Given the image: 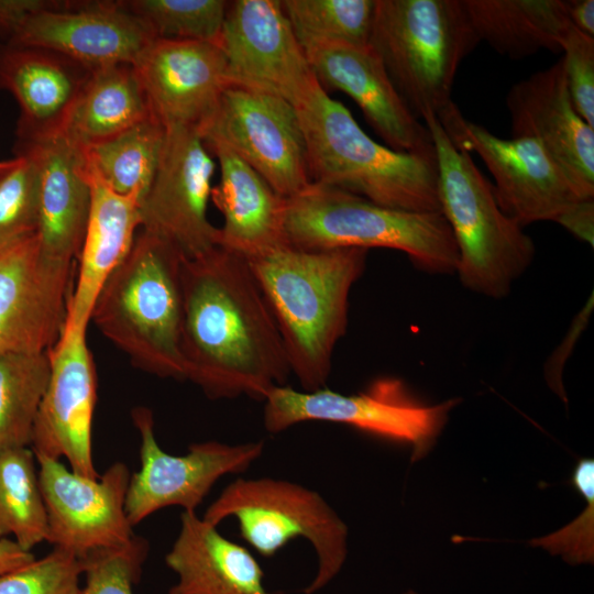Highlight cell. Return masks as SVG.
<instances>
[{
    "label": "cell",
    "mask_w": 594,
    "mask_h": 594,
    "mask_svg": "<svg viewBox=\"0 0 594 594\" xmlns=\"http://www.w3.org/2000/svg\"><path fill=\"white\" fill-rule=\"evenodd\" d=\"M185 380L210 399L264 400L292 375L285 346L246 258L220 246L183 260Z\"/></svg>",
    "instance_id": "1"
},
{
    "label": "cell",
    "mask_w": 594,
    "mask_h": 594,
    "mask_svg": "<svg viewBox=\"0 0 594 594\" xmlns=\"http://www.w3.org/2000/svg\"><path fill=\"white\" fill-rule=\"evenodd\" d=\"M367 250L286 245L248 260L278 327L292 374L304 392L326 387L349 321V296Z\"/></svg>",
    "instance_id": "2"
},
{
    "label": "cell",
    "mask_w": 594,
    "mask_h": 594,
    "mask_svg": "<svg viewBox=\"0 0 594 594\" xmlns=\"http://www.w3.org/2000/svg\"><path fill=\"white\" fill-rule=\"evenodd\" d=\"M183 260L173 243L141 228L90 316L135 367L163 378L185 380L179 346Z\"/></svg>",
    "instance_id": "3"
},
{
    "label": "cell",
    "mask_w": 594,
    "mask_h": 594,
    "mask_svg": "<svg viewBox=\"0 0 594 594\" xmlns=\"http://www.w3.org/2000/svg\"><path fill=\"white\" fill-rule=\"evenodd\" d=\"M296 110L311 183L388 208L441 212L436 156L398 152L375 142L319 84Z\"/></svg>",
    "instance_id": "4"
},
{
    "label": "cell",
    "mask_w": 594,
    "mask_h": 594,
    "mask_svg": "<svg viewBox=\"0 0 594 594\" xmlns=\"http://www.w3.org/2000/svg\"><path fill=\"white\" fill-rule=\"evenodd\" d=\"M422 120L436 151L440 211L458 249L455 274L466 289L503 299L534 262L535 243L501 209L493 185L470 153L451 142L437 117Z\"/></svg>",
    "instance_id": "5"
},
{
    "label": "cell",
    "mask_w": 594,
    "mask_h": 594,
    "mask_svg": "<svg viewBox=\"0 0 594 594\" xmlns=\"http://www.w3.org/2000/svg\"><path fill=\"white\" fill-rule=\"evenodd\" d=\"M285 233L301 250L384 248L405 253L436 275L454 274L458 249L441 212L377 205L359 195L311 183L286 199Z\"/></svg>",
    "instance_id": "6"
},
{
    "label": "cell",
    "mask_w": 594,
    "mask_h": 594,
    "mask_svg": "<svg viewBox=\"0 0 594 594\" xmlns=\"http://www.w3.org/2000/svg\"><path fill=\"white\" fill-rule=\"evenodd\" d=\"M479 42L462 0H376L369 45L417 119L452 102L457 70Z\"/></svg>",
    "instance_id": "7"
},
{
    "label": "cell",
    "mask_w": 594,
    "mask_h": 594,
    "mask_svg": "<svg viewBox=\"0 0 594 594\" xmlns=\"http://www.w3.org/2000/svg\"><path fill=\"white\" fill-rule=\"evenodd\" d=\"M234 517L241 537L265 558L295 538L309 541L318 568L305 594L326 587L341 571L348 554V527L316 491L272 477H238L208 506L202 518L218 526Z\"/></svg>",
    "instance_id": "8"
},
{
    "label": "cell",
    "mask_w": 594,
    "mask_h": 594,
    "mask_svg": "<svg viewBox=\"0 0 594 594\" xmlns=\"http://www.w3.org/2000/svg\"><path fill=\"white\" fill-rule=\"evenodd\" d=\"M263 424L271 433L308 421L342 424L386 440L411 446V460L424 458L444 428L460 398L429 405L400 378H375L364 391L341 394L327 387L314 392L288 385L272 388L264 398Z\"/></svg>",
    "instance_id": "9"
},
{
    "label": "cell",
    "mask_w": 594,
    "mask_h": 594,
    "mask_svg": "<svg viewBox=\"0 0 594 594\" xmlns=\"http://www.w3.org/2000/svg\"><path fill=\"white\" fill-rule=\"evenodd\" d=\"M198 131L230 147L286 199L311 184L298 112L276 95L230 82Z\"/></svg>",
    "instance_id": "10"
},
{
    "label": "cell",
    "mask_w": 594,
    "mask_h": 594,
    "mask_svg": "<svg viewBox=\"0 0 594 594\" xmlns=\"http://www.w3.org/2000/svg\"><path fill=\"white\" fill-rule=\"evenodd\" d=\"M131 416L141 437V469L131 475L125 496L132 527L168 506L196 512L219 479L246 471L264 451L261 440L240 444L211 440L190 444L184 455L168 454L156 441L152 410L136 407Z\"/></svg>",
    "instance_id": "11"
},
{
    "label": "cell",
    "mask_w": 594,
    "mask_h": 594,
    "mask_svg": "<svg viewBox=\"0 0 594 594\" xmlns=\"http://www.w3.org/2000/svg\"><path fill=\"white\" fill-rule=\"evenodd\" d=\"M437 119L457 147L482 158L495 179L498 206L522 228L553 221L580 199L536 140L502 139L466 119L453 101Z\"/></svg>",
    "instance_id": "12"
},
{
    "label": "cell",
    "mask_w": 594,
    "mask_h": 594,
    "mask_svg": "<svg viewBox=\"0 0 594 594\" xmlns=\"http://www.w3.org/2000/svg\"><path fill=\"white\" fill-rule=\"evenodd\" d=\"M215 168L198 129L166 128L156 175L141 202V228L173 243L186 258L217 248L219 228L207 216Z\"/></svg>",
    "instance_id": "13"
},
{
    "label": "cell",
    "mask_w": 594,
    "mask_h": 594,
    "mask_svg": "<svg viewBox=\"0 0 594 594\" xmlns=\"http://www.w3.org/2000/svg\"><path fill=\"white\" fill-rule=\"evenodd\" d=\"M219 45L231 84L276 95L295 108L319 84L280 0L229 1Z\"/></svg>",
    "instance_id": "14"
},
{
    "label": "cell",
    "mask_w": 594,
    "mask_h": 594,
    "mask_svg": "<svg viewBox=\"0 0 594 594\" xmlns=\"http://www.w3.org/2000/svg\"><path fill=\"white\" fill-rule=\"evenodd\" d=\"M47 513V541L79 559L129 544L134 535L125 514L130 472L122 462L98 479L73 472L59 460L36 458Z\"/></svg>",
    "instance_id": "15"
},
{
    "label": "cell",
    "mask_w": 594,
    "mask_h": 594,
    "mask_svg": "<svg viewBox=\"0 0 594 594\" xmlns=\"http://www.w3.org/2000/svg\"><path fill=\"white\" fill-rule=\"evenodd\" d=\"M86 330L64 324L58 340L47 351L50 377L30 448L35 458L64 457L73 472L98 479L91 442L96 371Z\"/></svg>",
    "instance_id": "16"
},
{
    "label": "cell",
    "mask_w": 594,
    "mask_h": 594,
    "mask_svg": "<svg viewBox=\"0 0 594 594\" xmlns=\"http://www.w3.org/2000/svg\"><path fill=\"white\" fill-rule=\"evenodd\" d=\"M73 265L47 260L36 234L0 250V353L47 352L66 320Z\"/></svg>",
    "instance_id": "17"
},
{
    "label": "cell",
    "mask_w": 594,
    "mask_h": 594,
    "mask_svg": "<svg viewBox=\"0 0 594 594\" xmlns=\"http://www.w3.org/2000/svg\"><path fill=\"white\" fill-rule=\"evenodd\" d=\"M155 36L121 1H56L30 13L9 43L37 46L90 69L133 64Z\"/></svg>",
    "instance_id": "18"
},
{
    "label": "cell",
    "mask_w": 594,
    "mask_h": 594,
    "mask_svg": "<svg viewBox=\"0 0 594 594\" xmlns=\"http://www.w3.org/2000/svg\"><path fill=\"white\" fill-rule=\"evenodd\" d=\"M506 105L512 136L536 140L578 198H594V128L572 103L561 59L513 85Z\"/></svg>",
    "instance_id": "19"
},
{
    "label": "cell",
    "mask_w": 594,
    "mask_h": 594,
    "mask_svg": "<svg viewBox=\"0 0 594 594\" xmlns=\"http://www.w3.org/2000/svg\"><path fill=\"white\" fill-rule=\"evenodd\" d=\"M302 48L321 88L351 97L386 146L436 156L429 130L404 102L370 45L324 42Z\"/></svg>",
    "instance_id": "20"
},
{
    "label": "cell",
    "mask_w": 594,
    "mask_h": 594,
    "mask_svg": "<svg viewBox=\"0 0 594 594\" xmlns=\"http://www.w3.org/2000/svg\"><path fill=\"white\" fill-rule=\"evenodd\" d=\"M132 65L165 128L199 130L230 84L224 54L211 42L155 38Z\"/></svg>",
    "instance_id": "21"
},
{
    "label": "cell",
    "mask_w": 594,
    "mask_h": 594,
    "mask_svg": "<svg viewBox=\"0 0 594 594\" xmlns=\"http://www.w3.org/2000/svg\"><path fill=\"white\" fill-rule=\"evenodd\" d=\"M92 69L51 50L4 42L0 45V90L20 108L16 143L61 134Z\"/></svg>",
    "instance_id": "22"
},
{
    "label": "cell",
    "mask_w": 594,
    "mask_h": 594,
    "mask_svg": "<svg viewBox=\"0 0 594 594\" xmlns=\"http://www.w3.org/2000/svg\"><path fill=\"white\" fill-rule=\"evenodd\" d=\"M36 160L40 178L36 237L50 261L73 265L82 245L91 201L84 152L62 134L16 143Z\"/></svg>",
    "instance_id": "23"
},
{
    "label": "cell",
    "mask_w": 594,
    "mask_h": 594,
    "mask_svg": "<svg viewBox=\"0 0 594 594\" xmlns=\"http://www.w3.org/2000/svg\"><path fill=\"white\" fill-rule=\"evenodd\" d=\"M218 161L220 179L210 200L221 212L218 246L246 260L289 245L285 233L286 198L230 147L204 140Z\"/></svg>",
    "instance_id": "24"
},
{
    "label": "cell",
    "mask_w": 594,
    "mask_h": 594,
    "mask_svg": "<svg viewBox=\"0 0 594 594\" xmlns=\"http://www.w3.org/2000/svg\"><path fill=\"white\" fill-rule=\"evenodd\" d=\"M165 563L177 575L168 594H271L251 552L223 537L196 512L182 513L179 532Z\"/></svg>",
    "instance_id": "25"
},
{
    "label": "cell",
    "mask_w": 594,
    "mask_h": 594,
    "mask_svg": "<svg viewBox=\"0 0 594 594\" xmlns=\"http://www.w3.org/2000/svg\"><path fill=\"white\" fill-rule=\"evenodd\" d=\"M87 175L91 189L90 210L65 320V324L84 328L90 321L103 284L130 252L136 230L141 228V204L135 196L119 195L88 170Z\"/></svg>",
    "instance_id": "26"
},
{
    "label": "cell",
    "mask_w": 594,
    "mask_h": 594,
    "mask_svg": "<svg viewBox=\"0 0 594 594\" xmlns=\"http://www.w3.org/2000/svg\"><path fill=\"white\" fill-rule=\"evenodd\" d=\"M152 114L134 66L109 65L91 70L61 134L84 151Z\"/></svg>",
    "instance_id": "27"
},
{
    "label": "cell",
    "mask_w": 594,
    "mask_h": 594,
    "mask_svg": "<svg viewBox=\"0 0 594 594\" xmlns=\"http://www.w3.org/2000/svg\"><path fill=\"white\" fill-rule=\"evenodd\" d=\"M480 41L499 54L524 58L540 50L560 52L572 26L565 0H462Z\"/></svg>",
    "instance_id": "28"
},
{
    "label": "cell",
    "mask_w": 594,
    "mask_h": 594,
    "mask_svg": "<svg viewBox=\"0 0 594 594\" xmlns=\"http://www.w3.org/2000/svg\"><path fill=\"white\" fill-rule=\"evenodd\" d=\"M166 128L154 116L84 150L87 170L112 191L140 204L156 175Z\"/></svg>",
    "instance_id": "29"
},
{
    "label": "cell",
    "mask_w": 594,
    "mask_h": 594,
    "mask_svg": "<svg viewBox=\"0 0 594 594\" xmlns=\"http://www.w3.org/2000/svg\"><path fill=\"white\" fill-rule=\"evenodd\" d=\"M30 447L0 452V538L26 551L47 541V513Z\"/></svg>",
    "instance_id": "30"
},
{
    "label": "cell",
    "mask_w": 594,
    "mask_h": 594,
    "mask_svg": "<svg viewBox=\"0 0 594 594\" xmlns=\"http://www.w3.org/2000/svg\"><path fill=\"white\" fill-rule=\"evenodd\" d=\"M48 377L47 352L0 353V452L31 446Z\"/></svg>",
    "instance_id": "31"
},
{
    "label": "cell",
    "mask_w": 594,
    "mask_h": 594,
    "mask_svg": "<svg viewBox=\"0 0 594 594\" xmlns=\"http://www.w3.org/2000/svg\"><path fill=\"white\" fill-rule=\"evenodd\" d=\"M300 45H369L376 0H280Z\"/></svg>",
    "instance_id": "32"
},
{
    "label": "cell",
    "mask_w": 594,
    "mask_h": 594,
    "mask_svg": "<svg viewBox=\"0 0 594 594\" xmlns=\"http://www.w3.org/2000/svg\"><path fill=\"white\" fill-rule=\"evenodd\" d=\"M155 38L202 41L219 44L229 1L124 0Z\"/></svg>",
    "instance_id": "33"
},
{
    "label": "cell",
    "mask_w": 594,
    "mask_h": 594,
    "mask_svg": "<svg viewBox=\"0 0 594 594\" xmlns=\"http://www.w3.org/2000/svg\"><path fill=\"white\" fill-rule=\"evenodd\" d=\"M0 162V250L36 234L40 178L35 157L15 150Z\"/></svg>",
    "instance_id": "34"
},
{
    "label": "cell",
    "mask_w": 594,
    "mask_h": 594,
    "mask_svg": "<svg viewBox=\"0 0 594 594\" xmlns=\"http://www.w3.org/2000/svg\"><path fill=\"white\" fill-rule=\"evenodd\" d=\"M82 562L54 547L41 559L0 575V594H81Z\"/></svg>",
    "instance_id": "35"
},
{
    "label": "cell",
    "mask_w": 594,
    "mask_h": 594,
    "mask_svg": "<svg viewBox=\"0 0 594 594\" xmlns=\"http://www.w3.org/2000/svg\"><path fill=\"white\" fill-rule=\"evenodd\" d=\"M148 544L141 537L127 546L100 549L80 558L85 584L81 594H133Z\"/></svg>",
    "instance_id": "36"
},
{
    "label": "cell",
    "mask_w": 594,
    "mask_h": 594,
    "mask_svg": "<svg viewBox=\"0 0 594 594\" xmlns=\"http://www.w3.org/2000/svg\"><path fill=\"white\" fill-rule=\"evenodd\" d=\"M573 485L586 499V508L570 525L547 537L531 540L551 554H560L570 564L593 563L594 560V461L582 459L576 464Z\"/></svg>",
    "instance_id": "37"
},
{
    "label": "cell",
    "mask_w": 594,
    "mask_h": 594,
    "mask_svg": "<svg viewBox=\"0 0 594 594\" xmlns=\"http://www.w3.org/2000/svg\"><path fill=\"white\" fill-rule=\"evenodd\" d=\"M566 88L576 112L594 128V37L573 26L562 40Z\"/></svg>",
    "instance_id": "38"
},
{
    "label": "cell",
    "mask_w": 594,
    "mask_h": 594,
    "mask_svg": "<svg viewBox=\"0 0 594 594\" xmlns=\"http://www.w3.org/2000/svg\"><path fill=\"white\" fill-rule=\"evenodd\" d=\"M593 308L594 297L593 293H591L584 306L574 316L563 339L548 356L543 366L544 380L548 386L564 400V403H566L568 399L563 387V369L588 324Z\"/></svg>",
    "instance_id": "39"
},
{
    "label": "cell",
    "mask_w": 594,
    "mask_h": 594,
    "mask_svg": "<svg viewBox=\"0 0 594 594\" xmlns=\"http://www.w3.org/2000/svg\"><path fill=\"white\" fill-rule=\"evenodd\" d=\"M553 221L579 240L594 245V198L573 201Z\"/></svg>",
    "instance_id": "40"
},
{
    "label": "cell",
    "mask_w": 594,
    "mask_h": 594,
    "mask_svg": "<svg viewBox=\"0 0 594 594\" xmlns=\"http://www.w3.org/2000/svg\"><path fill=\"white\" fill-rule=\"evenodd\" d=\"M47 0H0V37L9 41L32 12L54 4Z\"/></svg>",
    "instance_id": "41"
},
{
    "label": "cell",
    "mask_w": 594,
    "mask_h": 594,
    "mask_svg": "<svg viewBox=\"0 0 594 594\" xmlns=\"http://www.w3.org/2000/svg\"><path fill=\"white\" fill-rule=\"evenodd\" d=\"M565 8L571 25L578 31L594 37V1L568 0Z\"/></svg>",
    "instance_id": "42"
},
{
    "label": "cell",
    "mask_w": 594,
    "mask_h": 594,
    "mask_svg": "<svg viewBox=\"0 0 594 594\" xmlns=\"http://www.w3.org/2000/svg\"><path fill=\"white\" fill-rule=\"evenodd\" d=\"M35 560L32 551L21 548L14 540L0 538V575Z\"/></svg>",
    "instance_id": "43"
},
{
    "label": "cell",
    "mask_w": 594,
    "mask_h": 594,
    "mask_svg": "<svg viewBox=\"0 0 594 594\" xmlns=\"http://www.w3.org/2000/svg\"><path fill=\"white\" fill-rule=\"evenodd\" d=\"M403 594H418V593H417V592H415V591H413V590H408V591H406V592H405V593H403Z\"/></svg>",
    "instance_id": "44"
}]
</instances>
